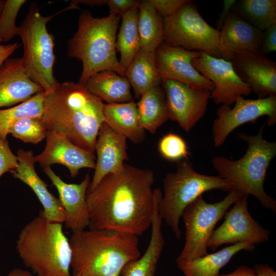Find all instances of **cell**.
Returning a JSON list of instances; mask_svg holds the SVG:
<instances>
[{
	"label": "cell",
	"mask_w": 276,
	"mask_h": 276,
	"mask_svg": "<svg viewBox=\"0 0 276 276\" xmlns=\"http://www.w3.org/2000/svg\"><path fill=\"white\" fill-rule=\"evenodd\" d=\"M154 175L124 164L87 191L89 229H111L137 236L150 227L154 211Z\"/></svg>",
	"instance_id": "1"
},
{
	"label": "cell",
	"mask_w": 276,
	"mask_h": 276,
	"mask_svg": "<svg viewBox=\"0 0 276 276\" xmlns=\"http://www.w3.org/2000/svg\"><path fill=\"white\" fill-rule=\"evenodd\" d=\"M104 105L84 84L59 82L46 93L41 120L48 131L59 133L95 155L99 129L104 122Z\"/></svg>",
	"instance_id": "2"
},
{
	"label": "cell",
	"mask_w": 276,
	"mask_h": 276,
	"mask_svg": "<svg viewBox=\"0 0 276 276\" xmlns=\"http://www.w3.org/2000/svg\"><path fill=\"white\" fill-rule=\"evenodd\" d=\"M138 236L111 229L74 232L70 239L72 276H120L141 256Z\"/></svg>",
	"instance_id": "3"
},
{
	"label": "cell",
	"mask_w": 276,
	"mask_h": 276,
	"mask_svg": "<svg viewBox=\"0 0 276 276\" xmlns=\"http://www.w3.org/2000/svg\"><path fill=\"white\" fill-rule=\"evenodd\" d=\"M121 15L113 13L95 17L87 10H82L76 32L67 41V55L81 61L82 73L78 82L83 84L90 77L104 71L125 76L126 70L116 54L117 30Z\"/></svg>",
	"instance_id": "4"
},
{
	"label": "cell",
	"mask_w": 276,
	"mask_h": 276,
	"mask_svg": "<svg viewBox=\"0 0 276 276\" xmlns=\"http://www.w3.org/2000/svg\"><path fill=\"white\" fill-rule=\"evenodd\" d=\"M62 224L48 221L39 213L18 235L19 256L37 276H72V248Z\"/></svg>",
	"instance_id": "5"
},
{
	"label": "cell",
	"mask_w": 276,
	"mask_h": 276,
	"mask_svg": "<svg viewBox=\"0 0 276 276\" xmlns=\"http://www.w3.org/2000/svg\"><path fill=\"white\" fill-rule=\"evenodd\" d=\"M264 125L256 135L237 134L248 144L244 155L237 160L216 156L212 163L218 176L229 182L234 189L255 196L266 209L276 212V201L264 189L267 170L276 155V143L263 137Z\"/></svg>",
	"instance_id": "6"
},
{
	"label": "cell",
	"mask_w": 276,
	"mask_h": 276,
	"mask_svg": "<svg viewBox=\"0 0 276 276\" xmlns=\"http://www.w3.org/2000/svg\"><path fill=\"white\" fill-rule=\"evenodd\" d=\"M176 170L169 172L163 180L164 194L157 203V211L175 236L180 239L179 221L186 208L204 192L214 189L229 192L233 186L219 176L196 172L187 159L177 162Z\"/></svg>",
	"instance_id": "7"
},
{
	"label": "cell",
	"mask_w": 276,
	"mask_h": 276,
	"mask_svg": "<svg viewBox=\"0 0 276 276\" xmlns=\"http://www.w3.org/2000/svg\"><path fill=\"white\" fill-rule=\"evenodd\" d=\"M42 16L36 3H32L25 18L18 26L17 35L24 47L21 57L24 68L33 81L41 86L45 93L53 90L59 82L53 73L55 62L54 41L47 29L48 22L56 14Z\"/></svg>",
	"instance_id": "8"
},
{
	"label": "cell",
	"mask_w": 276,
	"mask_h": 276,
	"mask_svg": "<svg viewBox=\"0 0 276 276\" xmlns=\"http://www.w3.org/2000/svg\"><path fill=\"white\" fill-rule=\"evenodd\" d=\"M245 196L248 195L234 189L217 202L208 203L201 195L190 203L181 215L185 243L176 261H189L206 255L208 243L215 225L231 206Z\"/></svg>",
	"instance_id": "9"
},
{
	"label": "cell",
	"mask_w": 276,
	"mask_h": 276,
	"mask_svg": "<svg viewBox=\"0 0 276 276\" xmlns=\"http://www.w3.org/2000/svg\"><path fill=\"white\" fill-rule=\"evenodd\" d=\"M163 23L164 43L220 58V31L205 21L192 1L182 5L172 15L163 18Z\"/></svg>",
	"instance_id": "10"
},
{
	"label": "cell",
	"mask_w": 276,
	"mask_h": 276,
	"mask_svg": "<svg viewBox=\"0 0 276 276\" xmlns=\"http://www.w3.org/2000/svg\"><path fill=\"white\" fill-rule=\"evenodd\" d=\"M234 106L221 105L216 110L217 118L214 121L212 131L214 145L222 146L229 134L238 126L256 121L261 117H267V125L276 123V96L257 99L237 98Z\"/></svg>",
	"instance_id": "11"
},
{
	"label": "cell",
	"mask_w": 276,
	"mask_h": 276,
	"mask_svg": "<svg viewBox=\"0 0 276 276\" xmlns=\"http://www.w3.org/2000/svg\"><path fill=\"white\" fill-rule=\"evenodd\" d=\"M248 196L238 200L224 215L222 224L213 232L208 247L215 250L224 244L249 242L254 244L268 241L270 232L263 227L250 214Z\"/></svg>",
	"instance_id": "12"
},
{
	"label": "cell",
	"mask_w": 276,
	"mask_h": 276,
	"mask_svg": "<svg viewBox=\"0 0 276 276\" xmlns=\"http://www.w3.org/2000/svg\"><path fill=\"white\" fill-rule=\"evenodd\" d=\"M168 118L189 132L205 114L211 91L180 82L162 80Z\"/></svg>",
	"instance_id": "13"
},
{
	"label": "cell",
	"mask_w": 276,
	"mask_h": 276,
	"mask_svg": "<svg viewBox=\"0 0 276 276\" xmlns=\"http://www.w3.org/2000/svg\"><path fill=\"white\" fill-rule=\"evenodd\" d=\"M192 64L197 71L214 85L210 98L216 104L231 106L238 97L248 96L252 92L235 73L231 61L201 52V55L193 59Z\"/></svg>",
	"instance_id": "14"
},
{
	"label": "cell",
	"mask_w": 276,
	"mask_h": 276,
	"mask_svg": "<svg viewBox=\"0 0 276 276\" xmlns=\"http://www.w3.org/2000/svg\"><path fill=\"white\" fill-rule=\"evenodd\" d=\"M201 52L189 51L163 43L155 51V63L158 75L162 80L177 81L190 87L203 88L211 92L214 85L202 76L192 64L193 59Z\"/></svg>",
	"instance_id": "15"
},
{
	"label": "cell",
	"mask_w": 276,
	"mask_h": 276,
	"mask_svg": "<svg viewBox=\"0 0 276 276\" xmlns=\"http://www.w3.org/2000/svg\"><path fill=\"white\" fill-rule=\"evenodd\" d=\"M231 62L235 73L259 99L276 96L275 61L261 53L239 50Z\"/></svg>",
	"instance_id": "16"
},
{
	"label": "cell",
	"mask_w": 276,
	"mask_h": 276,
	"mask_svg": "<svg viewBox=\"0 0 276 276\" xmlns=\"http://www.w3.org/2000/svg\"><path fill=\"white\" fill-rule=\"evenodd\" d=\"M43 171L56 187L59 200L65 214L64 222L72 232L85 229L89 223L86 194L90 182L89 173L80 183H68L62 180L51 167L42 168Z\"/></svg>",
	"instance_id": "17"
},
{
	"label": "cell",
	"mask_w": 276,
	"mask_h": 276,
	"mask_svg": "<svg viewBox=\"0 0 276 276\" xmlns=\"http://www.w3.org/2000/svg\"><path fill=\"white\" fill-rule=\"evenodd\" d=\"M46 144L34 160L42 168L60 164L69 170L71 177H76L82 168L95 169L96 156L72 143L63 135L47 131Z\"/></svg>",
	"instance_id": "18"
},
{
	"label": "cell",
	"mask_w": 276,
	"mask_h": 276,
	"mask_svg": "<svg viewBox=\"0 0 276 276\" xmlns=\"http://www.w3.org/2000/svg\"><path fill=\"white\" fill-rule=\"evenodd\" d=\"M97 154L95 172L87 191L93 190L109 174L119 172L125 160H129L126 138L105 122L100 126L95 145Z\"/></svg>",
	"instance_id": "19"
},
{
	"label": "cell",
	"mask_w": 276,
	"mask_h": 276,
	"mask_svg": "<svg viewBox=\"0 0 276 276\" xmlns=\"http://www.w3.org/2000/svg\"><path fill=\"white\" fill-rule=\"evenodd\" d=\"M18 166L11 172L13 177L28 186L41 203L40 214L51 222L63 223L65 214L58 198L48 189L47 184L38 176L35 168L34 155L31 150L19 149L16 154Z\"/></svg>",
	"instance_id": "20"
},
{
	"label": "cell",
	"mask_w": 276,
	"mask_h": 276,
	"mask_svg": "<svg viewBox=\"0 0 276 276\" xmlns=\"http://www.w3.org/2000/svg\"><path fill=\"white\" fill-rule=\"evenodd\" d=\"M44 91L27 74L21 58H7L0 66V109L25 102Z\"/></svg>",
	"instance_id": "21"
},
{
	"label": "cell",
	"mask_w": 276,
	"mask_h": 276,
	"mask_svg": "<svg viewBox=\"0 0 276 276\" xmlns=\"http://www.w3.org/2000/svg\"><path fill=\"white\" fill-rule=\"evenodd\" d=\"M263 31L231 12L220 31L219 57L232 61L235 52L247 50L261 53Z\"/></svg>",
	"instance_id": "22"
},
{
	"label": "cell",
	"mask_w": 276,
	"mask_h": 276,
	"mask_svg": "<svg viewBox=\"0 0 276 276\" xmlns=\"http://www.w3.org/2000/svg\"><path fill=\"white\" fill-rule=\"evenodd\" d=\"M155 206L151 222V234L147 248L142 256L130 261L122 269V276H154L158 260L164 246V238L162 232V219L157 211L160 197L155 194Z\"/></svg>",
	"instance_id": "23"
},
{
	"label": "cell",
	"mask_w": 276,
	"mask_h": 276,
	"mask_svg": "<svg viewBox=\"0 0 276 276\" xmlns=\"http://www.w3.org/2000/svg\"><path fill=\"white\" fill-rule=\"evenodd\" d=\"M255 248L254 244L240 242L189 261L176 263L185 276H217L220 270L236 254L241 250L251 251Z\"/></svg>",
	"instance_id": "24"
},
{
	"label": "cell",
	"mask_w": 276,
	"mask_h": 276,
	"mask_svg": "<svg viewBox=\"0 0 276 276\" xmlns=\"http://www.w3.org/2000/svg\"><path fill=\"white\" fill-rule=\"evenodd\" d=\"M103 111L104 122L113 130L134 143L144 141L145 130L139 124L136 103L134 100L104 104Z\"/></svg>",
	"instance_id": "25"
},
{
	"label": "cell",
	"mask_w": 276,
	"mask_h": 276,
	"mask_svg": "<svg viewBox=\"0 0 276 276\" xmlns=\"http://www.w3.org/2000/svg\"><path fill=\"white\" fill-rule=\"evenodd\" d=\"M83 84L90 93L107 104L127 103L133 100L127 78L113 71L98 73Z\"/></svg>",
	"instance_id": "26"
},
{
	"label": "cell",
	"mask_w": 276,
	"mask_h": 276,
	"mask_svg": "<svg viewBox=\"0 0 276 276\" xmlns=\"http://www.w3.org/2000/svg\"><path fill=\"white\" fill-rule=\"evenodd\" d=\"M125 77L132 87L134 97L140 98L148 90L160 85L155 52L140 50L126 70Z\"/></svg>",
	"instance_id": "27"
},
{
	"label": "cell",
	"mask_w": 276,
	"mask_h": 276,
	"mask_svg": "<svg viewBox=\"0 0 276 276\" xmlns=\"http://www.w3.org/2000/svg\"><path fill=\"white\" fill-rule=\"evenodd\" d=\"M136 103L139 123L152 134L169 120L163 87H154L142 95Z\"/></svg>",
	"instance_id": "28"
},
{
	"label": "cell",
	"mask_w": 276,
	"mask_h": 276,
	"mask_svg": "<svg viewBox=\"0 0 276 276\" xmlns=\"http://www.w3.org/2000/svg\"><path fill=\"white\" fill-rule=\"evenodd\" d=\"M138 5L122 15V23L116 36V51L120 54L119 62L125 70L141 49L138 30Z\"/></svg>",
	"instance_id": "29"
},
{
	"label": "cell",
	"mask_w": 276,
	"mask_h": 276,
	"mask_svg": "<svg viewBox=\"0 0 276 276\" xmlns=\"http://www.w3.org/2000/svg\"><path fill=\"white\" fill-rule=\"evenodd\" d=\"M138 9L140 50L144 52H155L164 41L163 18L149 0L140 1Z\"/></svg>",
	"instance_id": "30"
},
{
	"label": "cell",
	"mask_w": 276,
	"mask_h": 276,
	"mask_svg": "<svg viewBox=\"0 0 276 276\" xmlns=\"http://www.w3.org/2000/svg\"><path fill=\"white\" fill-rule=\"evenodd\" d=\"M231 12L262 31L276 23L275 0H240Z\"/></svg>",
	"instance_id": "31"
},
{
	"label": "cell",
	"mask_w": 276,
	"mask_h": 276,
	"mask_svg": "<svg viewBox=\"0 0 276 276\" xmlns=\"http://www.w3.org/2000/svg\"><path fill=\"white\" fill-rule=\"evenodd\" d=\"M46 93H39L29 100L6 109H0V136L7 139L8 131L18 120L28 117L41 118Z\"/></svg>",
	"instance_id": "32"
},
{
	"label": "cell",
	"mask_w": 276,
	"mask_h": 276,
	"mask_svg": "<svg viewBox=\"0 0 276 276\" xmlns=\"http://www.w3.org/2000/svg\"><path fill=\"white\" fill-rule=\"evenodd\" d=\"M47 131L41 118L28 117L15 122L8 134L24 143L36 144L46 137Z\"/></svg>",
	"instance_id": "33"
},
{
	"label": "cell",
	"mask_w": 276,
	"mask_h": 276,
	"mask_svg": "<svg viewBox=\"0 0 276 276\" xmlns=\"http://www.w3.org/2000/svg\"><path fill=\"white\" fill-rule=\"evenodd\" d=\"M26 0H6L0 16V38L7 42L17 35L18 27L16 19Z\"/></svg>",
	"instance_id": "34"
},
{
	"label": "cell",
	"mask_w": 276,
	"mask_h": 276,
	"mask_svg": "<svg viewBox=\"0 0 276 276\" xmlns=\"http://www.w3.org/2000/svg\"><path fill=\"white\" fill-rule=\"evenodd\" d=\"M158 149L163 157L172 161L187 159L190 154L184 140L173 133H169L162 137L158 143Z\"/></svg>",
	"instance_id": "35"
},
{
	"label": "cell",
	"mask_w": 276,
	"mask_h": 276,
	"mask_svg": "<svg viewBox=\"0 0 276 276\" xmlns=\"http://www.w3.org/2000/svg\"><path fill=\"white\" fill-rule=\"evenodd\" d=\"M18 164V157L11 151L7 139L0 136V177L16 169Z\"/></svg>",
	"instance_id": "36"
},
{
	"label": "cell",
	"mask_w": 276,
	"mask_h": 276,
	"mask_svg": "<svg viewBox=\"0 0 276 276\" xmlns=\"http://www.w3.org/2000/svg\"><path fill=\"white\" fill-rule=\"evenodd\" d=\"M159 15L165 18L175 13L190 0H149Z\"/></svg>",
	"instance_id": "37"
},
{
	"label": "cell",
	"mask_w": 276,
	"mask_h": 276,
	"mask_svg": "<svg viewBox=\"0 0 276 276\" xmlns=\"http://www.w3.org/2000/svg\"><path fill=\"white\" fill-rule=\"evenodd\" d=\"M276 50V23L263 31L261 53L266 56Z\"/></svg>",
	"instance_id": "38"
},
{
	"label": "cell",
	"mask_w": 276,
	"mask_h": 276,
	"mask_svg": "<svg viewBox=\"0 0 276 276\" xmlns=\"http://www.w3.org/2000/svg\"><path fill=\"white\" fill-rule=\"evenodd\" d=\"M140 1L135 0H107L109 14L113 13L122 15L133 7L137 5Z\"/></svg>",
	"instance_id": "39"
},
{
	"label": "cell",
	"mask_w": 276,
	"mask_h": 276,
	"mask_svg": "<svg viewBox=\"0 0 276 276\" xmlns=\"http://www.w3.org/2000/svg\"><path fill=\"white\" fill-rule=\"evenodd\" d=\"M237 1L224 0L223 1V7L221 12L218 15V19L216 22L217 29L220 31L224 22L231 12L233 6Z\"/></svg>",
	"instance_id": "40"
},
{
	"label": "cell",
	"mask_w": 276,
	"mask_h": 276,
	"mask_svg": "<svg viewBox=\"0 0 276 276\" xmlns=\"http://www.w3.org/2000/svg\"><path fill=\"white\" fill-rule=\"evenodd\" d=\"M20 46L18 42L0 44V66L3 62L10 56Z\"/></svg>",
	"instance_id": "41"
},
{
	"label": "cell",
	"mask_w": 276,
	"mask_h": 276,
	"mask_svg": "<svg viewBox=\"0 0 276 276\" xmlns=\"http://www.w3.org/2000/svg\"><path fill=\"white\" fill-rule=\"evenodd\" d=\"M256 276H276L275 270L267 264H257L252 268Z\"/></svg>",
	"instance_id": "42"
},
{
	"label": "cell",
	"mask_w": 276,
	"mask_h": 276,
	"mask_svg": "<svg viewBox=\"0 0 276 276\" xmlns=\"http://www.w3.org/2000/svg\"><path fill=\"white\" fill-rule=\"evenodd\" d=\"M217 276H256V273L252 268L243 265L239 266L232 272L223 274H219Z\"/></svg>",
	"instance_id": "43"
},
{
	"label": "cell",
	"mask_w": 276,
	"mask_h": 276,
	"mask_svg": "<svg viewBox=\"0 0 276 276\" xmlns=\"http://www.w3.org/2000/svg\"><path fill=\"white\" fill-rule=\"evenodd\" d=\"M7 276H34L30 271L21 268L12 269Z\"/></svg>",
	"instance_id": "44"
},
{
	"label": "cell",
	"mask_w": 276,
	"mask_h": 276,
	"mask_svg": "<svg viewBox=\"0 0 276 276\" xmlns=\"http://www.w3.org/2000/svg\"><path fill=\"white\" fill-rule=\"evenodd\" d=\"M5 3H6L5 0H0V16L3 11Z\"/></svg>",
	"instance_id": "45"
},
{
	"label": "cell",
	"mask_w": 276,
	"mask_h": 276,
	"mask_svg": "<svg viewBox=\"0 0 276 276\" xmlns=\"http://www.w3.org/2000/svg\"><path fill=\"white\" fill-rule=\"evenodd\" d=\"M2 42V40H1V39L0 38V43H1Z\"/></svg>",
	"instance_id": "46"
},
{
	"label": "cell",
	"mask_w": 276,
	"mask_h": 276,
	"mask_svg": "<svg viewBox=\"0 0 276 276\" xmlns=\"http://www.w3.org/2000/svg\"></svg>",
	"instance_id": "47"
}]
</instances>
